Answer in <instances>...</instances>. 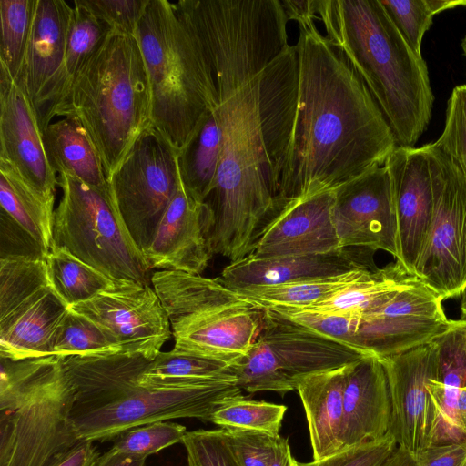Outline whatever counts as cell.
<instances>
[{
  "label": "cell",
  "mask_w": 466,
  "mask_h": 466,
  "mask_svg": "<svg viewBox=\"0 0 466 466\" xmlns=\"http://www.w3.org/2000/svg\"><path fill=\"white\" fill-rule=\"evenodd\" d=\"M264 315L265 309L240 298L170 315L174 348L232 365L251 350Z\"/></svg>",
  "instance_id": "16"
},
{
  "label": "cell",
  "mask_w": 466,
  "mask_h": 466,
  "mask_svg": "<svg viewBox=\"0 0 466 466\" xmlns=\"http://www.w3.org/2000/svg\"><path fill=\"white\" fill-rule=\"evenodd\" d=\"M286 411L285 405L238 394L223 401L213 412L210 422L227 431H252L279 436Z\"/></svg>",
  "instance_id": "36"
},
{
  "label": "cell",
  "mask_w": 466,
  "mask_h": 466,
  "mask_svg": "<svg viewBox=\"0 0 466 466\" xmlns=\"http://www.w3.org/2000/svg\"><path fill=\"white\" fill-rule=\"evenodd\" d=\"M314 20L299 22L297 44L260 74L261 134L279 204L335 191L397 147L367 86Z\"/></svg>",
  "instance_id": "1"
},
{
  "label": "cell",
  "mask_w": 466,
  "mask_h": 466,
  "mask_svg": "<svg viewBox=\"0 0 466 466\" xmlns=\"http://www.w3.org/2000/svg\"><path fill=\"white\" fill-rule=\"evenodd\" d=\"M198 39L213 79L246 68L262 71L288 46L280 0H180L174 3Z\"/></svg>",
  "instance_id": "7"
},
{
  "label": "cell",
  "mask_w": 466,
  "mask_h": 466,
  "mask_svg": "<svg viewBox=\"0 0 466 466\" xmlns=\"http://www.w3.org/2000/svg\"><path fill=\"white\" fill-rule=\"evenodd\" d=\"M209 209L181 186L143 252L149 268L200 275L213 254L208 240Z\"/></svg>",
  "instance_id": "22"
},
{
  "label": "cell",
  "mask_w": 466,
  "mask_h": 466,
  "mask_svg": "<svg viewBox=\"0 0 466 466\" xmlns=\"http://www.w3.org/2000/svg\"><path fill=\"white\" fill-rule=\"evenodd\" d=\"M384 366L390 396V433L397 447L417 458L436 443L439 416L427 389L436 380L433 344L380 359Z\"/></svg>",
  "instance_id": "15"
},
{
  "label": "cell",
  "mask_w": 466,
  "mask_h": 466,
  "mask_svg": "<svg viewBox=\"0 0 466 466\" xmlns=\"http://www.w3.org/2000/svg\"><path fill=\"white\" fill-rule=\"evenodd\" d=\"M147 458L135 457L109 449L98 459L96 466H146Z\"/></svg>",
  "instance_id": "52"
},
{
  "label": "cell",
  "mask_w": 466,
  "mask_h": 466,
  "mask_svg": "<svg viewBox=\"0 0 466 466\" xmlns=\"http://www.w3.org/2000/svg\"><path fill=\"white\" fill-rule=\"evenodd\" d=\"M461 47H462V50H463V54H464V56L466 57V35L462 39Z\"/></svg>",
  "instance_id": "56"
},
{
  "label": "cell",
  "mask_w": 466,
  "mask_h": 466,
  "mask_svg": "<svg viewBox=\"0 0 466 466\" xmlns=\"http://www.w3.org/2000/svg\"><path fill=\"white\" fill-rule=\"evenodd\" d=\"M233 380L180 384L139 383L104 406L72 414L79 441H113L122 432L144 424L179 418L210 421L227 399L240 394Z\"/></svg>",
  "instance_id": "10"
},
{
  "label": "cell",
  "mask_w": 466,
  "mask_h": 466,
  "mask_svg": "<svg viewBox=\"0 0 466 466\" xmlns=\"http://www.w3.org/2000/svg\"><path fill=\"white\" fill-rule=\"evenodd\" d=\"M416 460L418 466H461L466 460V441L433 444Z\"/></svg>",
  "instance_id": "49"
},
{
  "label": "cell",
  "mask_w": 466,
  "mask_h": 466,
  "mask_svg": "<svg viewBox=\"0 0 466 466\" xmlns=\"http://www.w3.org/2000/svg\"><path fill=\"white\" fill-rule=\"evenodd\" d=\"M62 197L54 213L52 245L114 280L151 284V269L132 239L109 187L97 188L59 174Z\"/></svg>",
  "instance_id": "8"
},
{
  "label": "cell",
  "mask_w": 466,
  "mask_h": 466,
  "mask_svg": "<svg viewBox=\"0 0 466 466\" xmlns=\"http://www.w3.org/2000/svg\"><path fill=\"white\" fill-rule=\"evenodd\" d=\"M177 157L178 150L150 125L107 178L115 206L142 253L181 186Z\"/></svg>",
  "instance_id": "11"
},
{
  "label": "cell",
  "mask_w": 466,
  "mask_h": 466,
  "mask_svg": "<svg viewBox=\"0 0 466 466\" xmlns=\"http://www.w3.org/2000/svg\"><path fill=\"white\" fill-rule=\"evenodd\" d=\"M260 74L218 92L222 151L215 186L205 199L213 255L248 256L279 203L272 187L261 134Z\"/></svg>",
  "instance_id": "3"
},
{
  "label": "cell",
  "mask_w": 466,
  "mask_h": 466,
  "mask_svg": "<svg viewBox=\"0 0 466 466\" xmlns=\"http://www.w3.org/2000/svg\"><path fill=\"white\" fill-rule=\"evenodd\" d=\"M376 269H358L329 278L252 287L234 292L263 309H307L342 292Z\"/></svg>",
  "instance_id": "31"
},
{
  "label": "cell",
  "mask_w": 466,
  "mask_h": 466,
  "mask_svg": "<svg viewBox=\"0 0 466 466\" xmlns=\"http://www.w3.org/2000/svg\"><path fill=\"white\" fill-rule=\"evenodd\" d=\"M224 431L240 466H271L279 435L252 431Z\"/></svg>",
  "instance_id": "46"
},
{
  "label": "cell",
  "mask_w": 466,
  "mask_h": 466,
  "mask_svg": "<svg viewBox=\"0 0 466 466\" xmlns=\"http://www.w3.org/2000/svg\"><path fill=\"white\" fill-rule=\"evenodd\" d=\"M187 428L170 420L156 421L129 429L113 441L112 451L140 458L181 442Z\"/></svg>",
  "instance_id": "41"
},
{
  "label": "cell",
  "mask_w": 466,
  "mask_h": 466,
  "mask_svg": "<svg viewBox=\"0 0 466 466\" xmlns=\"http://www.w3.org/2000/svg\"><path fill=\"white\" fill-rule=\"evenodd\" d=\"M332 216L341 248L383 250L397 259V221L384 165L336 189Z\"/></svg>",
  "instance_id": "17"
},
{
  "label": "cell",
  "mask_w": 466,
  "mask_h": 466,
  "mask_svg": "<svg viewBox=\"0 0 466 466\" xmlns=\"http://www.w3.org/2000/svg\"><path fill=\"white\" fill-rule=\"evenodd\" d=\"M229 366V364L215 359L173 348L169 351H160L157 354L141 375L139 384L235 380L228 371Z\"/></svg>",
  "instance_id": "34"
},
{
  "label": "cell",
  "mask_w": 466,
  "mask_h": 466,
  "mask_svg": "<svg viewBox=\"0 0 466 466\" xmlns=\"http://www.w3.org/2000/svg\"><path fill=\"white\" fill-rule=\"evenodd\" d=\"M347 366L309 375L298 383L313 461L343 451V393Z\"/></svg>",
  "instance_id": "27"
},
{
  "label": "cell",
  "mask_w": 466,
  "mask_h": 466,
  "mask_svg": "<svg viewBox=\"0 0 466 466\" xmlns=\"http://www.w3.org/2000/svg\"><path fill=\"white\" fill-rule=\"evenodd\" d=\"M298 461L295 460L291 453L289 441L279 435L276 451L275 457L271 466H297Z\"/></svg>",
  "instance_id": "53"
},
{
  "label": "cell",
  "mask_w": 466,
  "mask_h": 466,
  "mask_svg": "<svg viewBox=\"0 0 466 466\" xmlns=\"http://www.w3.org/2000/svg\"><path fill=\"white\" fill-rule=\"evenodd\" d=\"M374 251L346 248L321 254L255 258L250 256L230 262L218 279L228 289L273 286L323 279L358 269L378 268L372 259Z\"/></svg>",
  "instance_id": "23"
},
{
  "label": "cell",
  "mask_w": 466,
  "mask_h": 466,
  "mask_svg": "<svg viewBox=\"0 0 466 466\" xmlns=\"http://www.w3.org/2000/svg\"><path fill=\"white\" fill-rule=\"evenodd\" d=\"M431 343L436 356V380L452 389L466 386V320L459 319Z\"/></svg>",
  "instance_id": "42"
},
{
  "label": "cell",
  "mask_w": 466,
  "mask_h": 466,
  "mask_svg": "<svg viewBox=\"0 0 466 466\" xmlns=\"http://www.w3.org/2000/svg\"><path fill=\"white\" fill-rule=\"evenodd\" d=\"M433 143L459 166L466 177V85L453 88L447 102L443 131Z\"/></svg>",
  "instance_id": "44"
},
{
  "label": "cell",
  "mask_w": 466,
  "mask_h": 466,
  "mask_svg": "<svg viewBox=\"0 0 466 466\" xmlns=\"http://www.w3.org/2000/svg\"><path fill=\"white\" fill-rule=\"evenodd\" d=\"M36 0H0V66L18 80L29 40Z\"/></svg>",
  "instance_id": "37"
},
{
  "label": "cell",
  "mask_w": 466,
  "mask_h": 466,
  "mask_svg": "<svg viewBox=\"0 0 466 466\" xmlns=\"http://www.w3.org/2000/svg\"><path fill=\"white\" fill-rule=\"evenodd\" d=\"M368 354L325 337L273 309H265L263 325L249 352L228 368L247 392L285 394L303 378L354 363Z\"/></svg>",
  "instance_id": "9"
},
{
  "label": "cell",
  "mask_w": 466,
  "mask_h": 466,
  "mask_svg": "<svg viewBox=\"0 0 466 466\" xmlns=\"http://www.w3.org/2000/svg\"><path fill=\"white\" fill-rule=\"evenodd\" d=\"M75 399L61 357H1L0 466H46L76 445Z\"/></svg>",
  "instance_id": "6"
},
{
  "label": "cell",
  "mask_w": 466,
  "mask_h": 466,
  "mask_svg": "<svg viewBox=\"0 0 466 466\" xmlns=\"http://www.w3.org/2000/svg\"><path fill=\"white\" fill-rule=\"evenodd\" d=\"M425 147L433 211L415 276L444 300L466 291V177L434 143Z\"/></svg>",
  "instance_id": "12"
},
{
  "label": "cell",
  "mask_w": 466,
  "mask_h": 466,
  "mask_svg": "<svg viewBox=\"0 0 466 466\" xmlns=\"http://www.w3.org/2000/svg\"><path fill=\"white\" fill-rule=\"evenodd\" d=\"M221 151L222 128L218 106L204 116L188 142L178 151L181 182L201 202L215 186Z\"/></svg>",
  "instance_id": "29"
},
{
  "label": "cell",
  "mask_w": 466,
  "mask_h": 466,
  "mask_svg": "<svg viewBox=\"0 0 466 466\" xmlns=\"http://www.w3.org/2000/svg\"><path fill=\"white\" fill-rule=\"evenodd\" d=\"M110 32V28L88 11L79 0L74 1L66 41V89L81 66L102 46Z\"/></svg>",
  "instance_id": "40"
},
{
  "label": "cell",
  "mask_w": 466,
  "mask_h": 466,
  "mask_svg": "<svg viewBox=\"0 0 466 466\" xmlns=\"http://www.w3.org/2000/svg\"><path fill=\"white\" fill-rule=\"evenodd\" d=\"M101 327L122 348L155 359L172 335L167 313L149 284L118 281L69 307Z\"/></svg>",
  "instance_id": "14"
},
{
  "label": "cell",
  "mask_w": 466,
  "mask_h": 466,
  "mask_svg": "<svg viewBox=\"0 0 466 466\" xmlns=\"http://www.w3.org/2000/svg\"><path fill=\"white\" fill-rule=\"evenodd\" d=\"M93 441H79L69 450L56 455L46 466H96L101 456Z\"/></svg>",
  "instance_id": "50"
},
{
  "label": "cell",
  "mask_w": 466,
  "mask_h": 466,
  "mask_svg": "<svg viewBox=\"0 0 466 466\" xmlns=\"http://www.w3.org/2000/svg\"><path fill=\"white\" fill-rule=\"evenodd\" d=\"M59 357L75 389L73 413L93 410L116 400L139 383L141 375L154 360L142 353L126 350Z\"/></svg>",
  "instance_id": "25"
},
{
  "label": "cell",
  "mask_w": 466,
  "mask_h": 466,
  "mask_svg": "<svg viewBox=\"0 0 466 466\" xmlns=\"http://www.w3.org/2000/svg\"><path fill=\"white\" fill-rule=\"evenodd\" d=\"M112 32L136 35L148 0H79Z\"/></svg>",
  "instance_id": "45"
},
{
  "label": "cell",
  "mask_w": 466,
  "mask_h": 466,
  "mask_svg": "<svg viewBox=\"0 0 466 466\" xmlns=\"http://www.w3.org/2000/svg\"><path fill=\"white\" fill-rule=\"evenodd\" d=\"M0 259L46 260L49 251L3 212H0Z\"/></svg>",
  "instance_id": "48"
},
{
  "label": "cell",
  "mask_w": 466,
  "mask_h": 466,
  "mask_svg": "<svg viewBox=\"0 0 466 466\" xmlns=\"http://www.w3.org/2000/svg\"><path fill=\"white\" fill-rule=\"evenodd\" d=\"M0 160L43 198L55 201L56 173L49 165L38 115L24 89L0 66Z\"/></svg>",
  "instance_id": "20"
},
{
  "label": "cell",
  "mask_w": 466,
  "mask_h": 466,
  "mask_svg": "<svg viewBox=\"0 0 466 466\" xmlns=\"http://www.w3.org/2000/svg\"><path fill=\"white\" fill-rule=\"evenodd\" d=\"M122 350L120 345L87 317L68 308L51 340L56 356L97 355Z\"/></svg>",
  "instance_id": "35"
},
{
  "label": "cell",
  "mask_w": 466,
  "mask_h": 466,
  "mask_svg": "<svg viewBox=\"0 0 466 466\" xmlns=\"http://www.w3.org/2000/svg\"><path fill=\"white\" fill-rule=\"evenodd\" d=\"M46 265L52 287L68 307L85 302L115 284L99 270L57 246L52 245Z\"/></svg>",
  "instance_id": "33"
},
{
  "label": "cell",
  "mask_w": 466,
  "mask_h": 466,
  "mask_svg": "<svg viewBox=\"0 0 466 466\" xmlns=\"http://www.w3.org/2000/svg\"><path fill=\"white\" fill-rule=\"evenodd\" d=\"M390 420L389 382L381 360L368 355L350 364L343 393V450L382 439Z\"/></svg>",
  "instance_id": "24"
},
{
  "label": "cell",
  "mask_w": 466,
  "mask_h": 466,
  "mask_svg": "<svg viewBox=\"0 0 466 466\" xmlns=\"http://www.w3.org/2000/svg\"><path fill=\"white\" fill-rule=\"evenodd\" d=\"M420 279L395 260L377 268L369 276L334 297L307 309L323 313H352L365 315L381 305L393 292Z\"/></svg>",
  "instance_id": "32"
},
{
  "label": "cell",
  "mask_w": 466,
  "mask_h": 466,
  "mask_svg": "<svg viewBox=\"0 0 466 466\" xmlns=\"http://www.w3.org/2000/svg\"><path fill=\"white\" fill-rule=\"evenodd\" d=\"M384 166L390 180L397 221L395 260L415 276L429 238L433 211L426 147H397Z\"/></svg>",
  "instance_id": "19"
},
{
  "label": "cell",
  "mask_w": 466,
  "mask_h": 466,
  "mask_svg": "<svg viewBox=\"0 0 466 466\" xmlns=\"http://www.w3.org/2000/svg\"><path fill=\"white\" fill-rule=\"evenodd\" d=\"M289 20L316 19L314 0H280Z\"/></svg>",
  "instance_id": "51"
},
{
  "label": "cell",
  "mask_w": 466,
  "mask_h": 466,
  "mask_svg": "<svg viewBox=\"0 0 466 466\" xmlns=\"http://www.w3.org/2000/svg\"><path fill=\"white\" fill-rule=\"evenodd\" d=\"M382 466H418L414 456L397 447Z\"/></svg>",
  "instance_id": "54"
},
{
  "label": "cell",
  "mask_w": 466,
  "mask_h": 466,
  "mask_svg": "<svg viewBox=\"0 0 466 466\" xmlns=\"http://www.w3.org/2000/svg\"><path fill=\"white\" fill-rule=\"evenodd\" d=\"M329 43L363 81L394 135L414 147L434 101L429 71L398 31L380 0H314Z\"/></svg>",
  "instance_id": "2"
},
{
  "label": "cell",
  "mask_w": 466,
  "mask_h": 466,
  "mask_svg": "<svg viewBox=\"0 0 466 466\" xmlns=\"http://www.w3.org/2000/svg\"><path fill=\"white\" fill-rule=\"evenodd\" d=\"M335 191L283 203L257 238L248 256L271 258L341 249L332 210Z\"/></svg>",
  "instance_id": "21"
},
{
  "label": "cell",
  "mask_w": 466,
  "mask_h": 466,
  "mask_svg": "<svg viewBox=\"0 0 466 466\" xmlns=\"http://www.w3.org/2000/svg\"><path fill=\"white\" fill-rule=\"evenodd\" d=\"M68 308L50 284L0 317V356L16 360L51 355L52 337Z\"/></svg>",
  "instance_id": "26"
},
{
  "label": "cell",
  "mask_w": 466,
  "mask_h": 466,
  "mask_svg": "<svg viewBox=\"0 0 466 466\" xmlns=\"http://www.w3.org/2000/svg\"><path fill=\"white\" fill-rule=\"evenodd\" d=\"M54 202L39 195L10 165L0 160L1 212L48 251L53 243Z\"/></svg>",
  "instance_id": "30"
},
{
  "label": "cell",
  "mask_w": 466,
  "mask_h": 466,
  "mask_svg": "<svg viewBox=\"0 0 466 466\" xmlns=\"http://www.w3.org/2000/svg\"><path fill=\"white\" fill-rule=\"evenodd\" d=\"M50 284L46 260L0 259V317Z\"/></svg>",
  "instance_id": "39"
},
{
  "label": "cell",
  "mask_w": 466,
  "mask_h": 466,
  "mask_svg": "<svg viewBox=\"0 0 466 466\" xmlns=\"http://www.w3.org/2000/svg\"><path fill=\"white\" fill-rule=\"evenodd\" d=\"M45 151L53 170L76 177L97 188H108L99 154L82 124L67 116L42 129Z\"/></svg>",
  "instance_id": "28"
},
{
  "label": "cell",
  "mask_w": 466,
  "mask_h": 466,
  "mask_svg": "<svg viewBox=\"0 0 466 466\" xmlns=\"http://www.w3.org/2000/svg\"><path fill=\"white\" fill-rule=\"evenodd\" d=\"M396 448L397 444L389 432L378 441L343 450L322 460L298 462L297 466H382Z\"/></svg>",
  "instance_id": "47"
},
{
  "label": "cell",
  "mask_w": 466,
  "mask_h": 466,
  "mask_svg": "<svg viewBox=\"0 0 466 466\" xmlns=\"http://www.w3.org/2000/svg\"><path fill=\"white\" fill-rule=\"evenodd\" d=\"M73 7L63 0H36L17 84L35 107L41 129L66 84V51Z\"/></svg>",
  "instance_id": "18"
},
{
  "label": "cell",
  "mask_w": 466,
  "mask_h": 466,
  "mask_svg": "<svg viewBox=\"0 0 466 466\" xmlns=\"http://www.w3.org/2000/svg\"><path fill=\"white\" fill-rule=\"evenodd\" d=\"M461 311L462 319L466 320V291L462 295L461 303Z\"/></svg>",
  "instance_id": "55"
},
{
  "label": "cell",
  "mask_w": 466,
  "mask_h": 466,
  "mask_svg": "<svg viewBox=\"0 0 466 466\" xmlns=\"http://www.w3.org/2000/svg\"><path fill=\"white\" fill-rule=\"evenodd\" d=\"M136 36L151 89V123L178 151L218 106L210 67L175 4L148 0Z\"/></svg>",
  "instance_id": "5"
},
{
  "label": "cell",
  "mask_w": 466,
  "mask_h": 466,
  "mask_svg": "<svg viewBox=\"0 0 466 466\" xmlns=\"http://www.w3.org/2000/svg\"><path fill=\"white\" fill-rule=\"evenodd\" d=\"M76 117L96 148L108 178L151 123V89L136 35L110 32L52 109Z\"/></svg>",
  "instance_id": "4"
},
{
  "label": "cell",
  "mask_w": 466,
  "mask_h": 466,
  "mask_svg": "<svg viewBox=\"0 0 466 466\" xmlns=\"http://www.w3.org/2000/svg\"><path fill=\"white\" fill-rule=\"evenodd\" d=\"M387 15L419 56L422 39L432 24L433 16L442 11L466 6V0H380Z\"/></svg>",
  "instance_id": "38"
},
{
  "label": "cell",
  "mask_w": 466,
  "mask_h": 466,
  "mask_svg": "<svg viewBox=\"0 0 466 466\" xmlns=\"http://www.w3.org/2000/svg\"><path fill=\"white\" fill-rule=\"evenodd\" d=\"M181 443L187 466H240L223 429L187 431Z\"/></svg>",
  "instance_id": "43"
},
{
  "label": "cell",
  "mask_w": 466,
  "mask_h": 466,
  "mask_svg": "<svg viewBox=\"0 0 466 466\" xmlns=\"http://www.w3.org/2000/svg\"><path fill=\"white\" fill-rule=\"evenodd\" d=\"M442 301L420 280L365 315L344 313L339 342L379 359L429 344L458 321L447 318Z\"/></svg>",
  "instance_id": "13"
}]
</instances>
